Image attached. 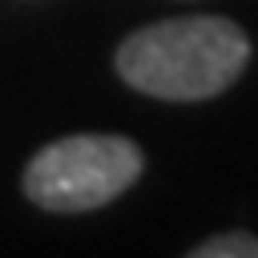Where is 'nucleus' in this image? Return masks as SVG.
Wrapping results in <instances>:
<instances>
[{"instance_id":"f257e3e1","label":"nucleus","mask_w":258,"mask_h":258,"mask_svg":"<svg viewBox=\"0 0 258 258\" xmlns=\"http://www.w3.org/2000/svg\"><path fill=\"white\" fill-rule=\"evenodd\" d=\"M250 60L246 32L226 16H181L137 28L117 48V73L157 101H206L230 89Z\"/></svg>"},{"instance_id":"f03ea898","label":"nucleus","mask_w":258,"mask_h":258,"mask_svg":"<svg viewBox=\"0 0 258 258\" xmlns=\"http://www.w3.org/2000/svg\"><path fill=\"white\" fill-rule=\"evenodd\" d=\"M141 149L117 133H73L48 141L24 165V194L40 210L81 214L121 198L141 177Z\"/></svg>"},{"instance_id":"7ed1b4c3","label":"nucleus","mask_w":258,"mask_h":258,"mask_svg":"<svg viewBox=\"0 0 258 258\" xmlns=\"http://www.w3.org/2000/svg\"><path fill=\"white\" fill-rule=\"evenodd\" d=\"M198 258H258V238L254 234H218L194 250Z\"/></svg>"}]
</instances>
